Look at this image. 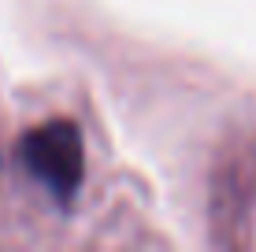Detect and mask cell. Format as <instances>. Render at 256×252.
Masks as SVG:
<instances>
[{"label": "cell", "instance_id": "cell-1", "mask_svg": "<svg viewBox=\"0 0 256 252\" xmlns=\"http://www.w3.org/2000/svg\"><path fill=\"white\" fill-rule=\"evenodd\" d=\"M34 175H41L56 193H70L82 175V149H78V134L67 123L45 126L26 141Z\"/></svg>", "mask_w": 256, "mask_h": 252}]
</instances>
